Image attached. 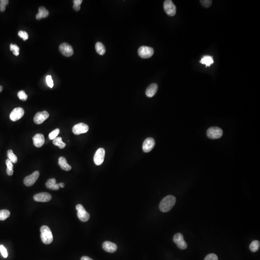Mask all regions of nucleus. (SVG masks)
Instances as JSON below:
<instances>
[{
	"label": "nucleus",
	"instance_id": "72a5a7b5",
	"mask_svg": "<svg viewBox=\"0 0 260 260\" xmlns=\"http://www.w3.org/2000/svg\"><path fill=\"white\" fill-rule=\"evenodd\" d=\"M176 244L178 248H179L180 249H181V250H185L187 247V244L185 241V240H183L182 241Z\"/></svg>",
	"mask_w": 260,
	"mask_h": 260
},
{
	"label": "nucleus",
	"instance_id": "0eeeda50",
	"mask_svg": "<svg viewBox=\"0 0 260 260\" xmlns=\"http://www.w3.org/2000/svg\"><path fill=\"white\" fill-rule=\"evenodd\" d=\"M59 51L65 57H69L73 55L74 51L72 47L66 42L61 43L59 46Z\"/></svg>",
	"mask_w": 260,
	"mask_h": 260
},
{
	"label": "nucleus",
	"instance_id": "c9c22d12",
	"mask_svg": "<svg viewBox=\"0 0 260 260\" xmlns=\"http://www.w3.org/2000/svg\"><path fill=\"white\" fill-rule=\"evenodd\" d=\"M46 83L48 86L51 88H53V86H54V83H53V79H52L51 76L48 75L46 77Z\"/></svg>",
	"mask_w": 260,
	"mask_h": 260
},
{
	"label": "nucleus",
	"instance_id": "a878e982",
	"mask_svg": "<svg viewBox=\"0 0 260 260\" xmlns=\"http://www.w3.org/2000/svg\"><path fill=\"white\" fill-rule=\"evenodd\" d=\"M10 215V213L7 209H2L0 211V221H4L8 218Z\"/></svg>",
	"mask_w": 260,
	"mask_h": 260
},
{
	"label": "nucleus",
	"instance_id": "aec40b11",
	"mask_svg": "<svg viewBox=\"0 0 260 260\" xmlns=\"http://www.w3.org/2000/svg\"><path fill=\"white\" fill-rule=\"evenodd\" d=\"M49 11L46 9V8L43 6H41L39 8V12L36 14V18L37 19H41L42 18H46L48 16Z\"/></svg>",
	"mask_w": 260,
	"mask_h": 260
},
{
	"label": "nucleus",
	"instance_id": "c85d7f7f",
	"mask_svg": "<svg viewBox=\"0 0 260 260\" xmlns=\"http://www.w3.org/2000/svg\"><path fill=\"white\" fill-rule=\"evenodd\" d=\"M60 133V130L59 129H56L54 130L52 132H51L49 134V138L50 140L55 139L57 138V135L59 134Z\"/></svg>",
	"mask_w": 260,
	"mask_h": 260
},
{
	"label": "nucleus",
	"instance_id": "9b49d317",
	"mask_svg": "<svg viewBox=\"0 0 260 260\" xmlns=\"http://www.w3.org/2000/svg\"><path fill=\"white\" fill-rule=\"evenodd\" d=\"M89 130V126L84 123H79L74 125L72 128V132L76 135L83 134L87 132Z\"/></svg>",
	"mask_w": 260,
	"mask_h": 260
},
{
	"label": "nucleus",
	"instance_id": "412c9836",
	"mask_svg": "<svg viewBox=\"0 0 260 260\" xmlns=\"http://www.w3.org/2000/svg\"><path fill=\"white\" fill-rule=\"evenodd\" d=\"M96 52L101 56H103L106 53V48L104 45L101 42H97L95 46Z\"/></svg>",
	"mask_w": 260,
	"mask_h": 260
},
{
	"label": "nucleus",
	"instance_id": "2eb2a0df",
	"mask_svg": "<svg viewBox=\"0 0 260 260\" xmlns=\"http://www.w3.org/2000/svg\"><path fill=\"white\" fill-rule=\"evenodd\" d=\"M33 144L37 148H41L45 144V138L43 134L37 133L33 137Z\"/></svg>",
	"mask_w": 260,
	"mask_h": 260
},
{
	"label": "nucleus",
	"instance_id": "423d86ee",
	"mask_svg": "<svg viewBox=\"0 0 260 260\" xmlns=\"http://www.w3.org/2000/svg\"><path fill=\"white\" fill-rule=\"evenodd\" d=\"M76 208L78 211V217L79 220L84 222H87L89 220L90 214L87 212L82 205L78 204Z\"/></svg>",
	"mask_w": 260,
	"mask_h": 260
},
{
	"label": "nucleus",
	"instance_id": "473e14b6",
	"mask_svg": "<svg viewBox=\"0 0 260 260\" xmlns=\"http://www.w3.org/2000/svg\"><path fill=\"white\" fill-rule=\"evenodd\" d=\"M18 96L19 98L22 101H26L28 99V95H27V94L22 90L19 91L18 94Z\"/></svg>",
	"mask_w": 260,
	"mask_h": 260
},
{
	"label": "nucleus",
	"instance_id": "6ab92c4d",
	"mask_svg": "<svg viewBox=\"0 0 260 260\" xmlns=\"http://www.w3.org/2000/svg\"><path fill=\"white\" fill-rule=\"evenodd\" d=\"M58 164L63 170L69 171L71 169V167L67 163L66 159L64 157H60L58 159Z\"/></svg>",
	"mask_w": 260,
	"mask_h": 260
},
{
	"label": "nucleus",
	"instance_id": "ddd939ff",
	"mask_svg": "<svg viewBox=\"0 0 260 260\" xmlns=\"http://www.w3.org/2000/svg\"><path fill=\"white\" fill-rule=\"evenodd\" d=\"M155 142L154 139L149 137L146 139L143 144V150L144 152L148 153L152 150L155 146Z\"/></svg>",
	"mask_w": 260,
	"mask_h": 260
},
{
	"label": "nucleus",
	"instance_id": "f257e3e1",
	"mask_svg": "<svg viewBox=\"0 0 260 260\" xmlns=\"http://www.w3.org/2000/svg\"><path fill=\"white\" fill-rule=\"evenodd\" d=\"M176 203V198L172 195H169L162 199L159 207L161 212L167 213L170 211Z\"/></svg>",
	"mask_w": 260,
	"mask_h": 260
},
{
	"label": "nucleus",
	"instance_id": "20e7f679",
	"mask_svg": "<svg viewBox=\"0 0 260 260\" xmlns=\"http://www.w3.org/2000/svg\"><path fill=\"white\" fill-rule=\"evenodd\" d=\"M164 10L166 14L170 16L173 17L176 13V7L175 4L171 0H166L164 2L163 4Z\"/></svg>",
	"mask_w": 260,
	"mask_h": 260
},
{
	"label": "nucleus",
	"instance_id": "2f4dec72",
	"mask_svg": "<svg viewBox=\"0 0 260 260\" xmlns=\"http://www.w3.org/2000/svg\"><path fill=\"white\" fill-rule=\"evenodd\" d=\"M8 0H0V11L3 12L6 9V5L8 4Z\"/></svg>",
	"mask_w": 260,
	"mask_h": 260
},
{
	"label": "nucleus",
	"instance_id": "39448f33",
	"mask_svg": "<svg viewBox=\"0 0 260 260\" xmlns=\"http://www.w3.org/2000/svg\"><path fill=\"white\" fill-rule=\"evenodd\" d=\"M154 49L152 48L146 46H142L139 48L138 54L143 58H149L154 54Z\"/></svg>",
	"mask_w": 260,
	"mask_h": 260
},
{
	"label": "nucleus",
	"instance_id": "dca6fc26",
	"mask_svg": "<svg viewBox=\"0 0 260 260\" xmlns=\"http://www.w3.org/2000/svg\"><path fill=\"white\" fill-rule=\"evenodd\" d=\"M103 248L108 252L113 253L117 251V246L111 242L105 241L103 244Z\"/></svg>",
	"mask_w": 260,
	"mask_h": 260
},
{
	"label": "nucleus",
	"instance_id": "1a4fd4ad",
	"mask_svg": "<svg viewBox=\"0 0 260 260\" xmlns=\"http://www.w3.org/2000/svg\"><path fill=\"white\" fill-rule=\"evenodd\" d=\"M40 176L39 171H35L31 175L27 176L24 178V183L27 187H30L35 184Z\"/></svg>",
	"mask_w": 260,
	"mask_h": 260
},
{
	"label": "nucleus",
	"instance_id": "6e6552de",
	"mask_svg": "<svg viewBox=\"0 0 260 260\" xmlns=\"http://www.w3.org/2000/svg\"><path fill=\"white\" fill-rule=\"evenodd\" d=\"M105 156V150L103 148L98 149L95 152L94 157V162L95 165H99L102 164Z\"/></svg>",
	"mask_w": 260,
	"mask_h": 260
},
{
	"label": "nucleus",
	"instance_id": "f03ea898",
	"mask_svg": "<svg viewBox=\"0 0 260 260\" xmlns=\"http://www.w3.org/2000/svg\"><path fill=\"white\" fill-rule=\"evenodd\" d=\"M40 231L42 242L47 245L51 243L53 241V236L49 227L46 225H43L41 227Z\"/></svg>",
	"mask_w": 260,
	"mask_h": 260
},
{
	"label": "nucleus",
	"instance_id": "a211bd4d",
	"mask_svg": "<svg viewBox=\"0 0 260 260\" xmlns=\"http://www.w3.org/2000/svg\"><path fill=\"white\" fill-rule=\"evenodd\" d=\"M46 185L47 188L51 190H57L60 187L58 184L56 183V180L55 178L49 179L48 180Z\"/></svg>",
	"mask_w": 260,
	"mask_h": 260
},
{
	"label": "nucleus",
	"instance_id": "f704fd0d",
	"mask_svg": "<svg viewBox=\"0 0 260 260\" xmlns=\"http://www.w3.org/2000/svg\"><path fill=\"white\" fill-rule=\"evenodd\" d=\"M19 37H20L21 38L23 39V40L26 41L28 39V38H29V35H28V33L26 31H22V30H20V31H19Z\"/></svg>",
	"mask_w": 260,
	"mask_h": 260
},
{
	"label": "nucleus",
	"instance_id": "7c9ffc66",
	"mask_svg": "<svg viewBox=\"0 0 260 260\" xmlns=\"http://www.w3.org/2000/svg\"><path fill=\"white\" fill-rule=\"evenodd\" d=\"M83 1L82 0H74L73 1V8L76 11H78L81 9V4H82Z\"/></svg>",
	"mask_w": 260,
	"mask_h": 260
},
{
	"label": "nucleus",
	"instance_id": "4c0bfd02",
	"mask_svg": "<svg viewBox=\"0 0 260 260\" xmlns=\"http://www.w3.org/2000/svg\"><path fill=\"white\" fill-rule=\"evenodd\" d=\"M200 3L205 7H209L212 4L213 1L211 0H203L200 1Z\"/></svg>",
	"mask_w": 260,
	"mask_h": 260
},
{
	"label": "nucleus",
	"instance_id": "ea45409f",
	"mask_svg": "<svg viewBox=\"0 0 260 260\" xmlns=\"http://www.w3.org/2000/svg\"><path fill=\"white\" fill-rule=\"evenodd\" d=\"M81 260H93L88 256H83L81 258Z\"/></svg>",
	"mask_w": 260,
	"mask_h": 260
},
{
	"label": "nucleus",
	"instance_id": "bb28decb",
	"mask_svg": "<svg viewBox=\"0 0 260 260\" xmlns=\"http://www.w3.org/2000/svg\"><path fill=\"white\" fill-rule=\"evenodd\" d=\"M7 156L8 159L13 162V163H17L18 161V158L17 156L14 153L12 150L10 149L7 151Z\"/></svg>",
	"mask_w": 260,
	"mask_h": 260
},
{
	"label": "nucleus",
	"instance_id": "c756f323",
	"mask_svg": "<svg viewBox=\"0 0 260 260\" xmlns=\"http://www.w3.org/2000/svg\"><path fill=\"white\" fill-rule=\"evenodd\" d=\"M173 240L175 243L177 244L180 242L184 240V236L182 234L177 233L175 235V236L173 237Z\"/></svg>",
	"mask_w": 260,
	"mask_h": 260
},
{
	"label": "nucleus",
	"instance_id": "58836bf2",
	"mask_svg": "<svg viewBox=\"0 0 260 260\" xmlns=\"http://www.w3.org/2000/svg\"><path fill=\"white\" fill-rule=\"evenodd\" d=\"M204 260H218V257L214 253L209 254L205 258Z\"/></svg>",
	"mask_w": 260,
	"mask_h": 260
},
{
	"label": "nucleus",
	"instance_id": "9d476101",
	"mask_svg": "<svg viewBox=\"0 0 260 260\" xmlns=\"http://www.w3.org/2000/svg\"><path fill=\"white\" fill-rule=\"evenodd\" d=\"M24 110L22 107L15 108L10 114V119L13 122H16L22 118L24 116Z\"/></svg>",
	"mask_w": 260,
	"mask_h": 260
},
{
	"label": "nucleus",
	"instance_id": "4468645a",
	"mask_svg": "<svg viewBox=\"0 0 260 260\" xmlns=\"http://www.w3.org/2000/svg\"><path fill=\"white\" fill-rule=\"evenodd\" d=\"M34 200L37 202H48L52 198V196L49 193L42 192L34 195L33 197Z\"/></svg>",
	"mask_w": 260,
	"mask_h": 260
},
{
	"label": "nucleus",
	"instance_id": "f3484780",
	"mask_svg": "<svg viewBox=\"0 0 260 260\" xmlns=\"http://www.w3.org/2000/svg\"><path fill=\"white\" fill-rule=\"evenodd\" d=\"M158 90V86L156 84H152L149 86L146 90V94L148 97H152L156 95Z\"/></svg>",
	"mask_w": 260,
	"mask_h": 260
},
{
	"label": "nucleus",
	"instance_id": "7ed1b4c3",
	"mask_svg": "<svg viewBox=\"0 0 260 260\" xmlns=\"http://www.w3.org/2000/svg\"><path fill=\"white\" fill-rule=\"evenodd\" d=\"M223 134V132L222 129L217 127H211L207 131L208 137L212 139L220 138Z\"/></svg>",
	"mask_w": 260,
	"mask_h": 260
},
{
	"label": "nucleus",
	"instance_id": "393cba45",
	"mask_svg": "<svg viewBox=\"0 0 260 260\" xmlns=\"http://www.w3.org/2000/svg\"><path fill=\"white\" fill-rule=\"evenodd\" d=\"M260 242L258 241H253L250 245V249L252 252H256L260 248Z\"/></svg>",
	"mask_w": 260,
	"mask_h": 260
},
{
	"label": "nucleus",
	"instance_id": "79ce46f5",
	"mask_svg": "<svg viewBox=\"0 0 260 260\" xmlns=\"http://www.w3.org/2000/svg\"><path fill=\"white\" fill-rule=\"evenodd\" d=\"M3 87L2 86H0V92H1L3 91Z\"/></svg>",
	"mask_w": 260,
	"mask_h": 260
},
{
	"label": "nucleus",
	"instance_id": "4be33fe9",
	"mask_svg": "<svg viewBox=\"0 0 260 260\" xmlns=\"http://www.w3.org/2000/svg\"><path fill=\"white\" fill-rule=\"evenodd\" d=\"M202 64L205 65L206 67H209L214 63L213 57L211 56H206L202 58L200 61Z\"/></svg>",
	"mask_w": 260,
	"mask_h": 260
},
{
	"label": "nucleus",
	"instance_id": "e433bc0d",
	"mask_svg": "<svg viewBox=\"0 0 260 260\" xmlns=\"http://www.w3.org/2000/svg\"><path fill=\"white\" fill-rule=\"evenodd\" d=\"M0 252L4 258H7L8 256V253H7L6 248L3 245H0Z\"/></svg>",
	"mask_w": 260,
	"mask_h": 260
},
{
	"label": "nucleus",
	"instance_id": "cd10ccee",
	"mask_svg": "<svg viewBox=\"0 0 260 260\" xmlns=\"http://www.w3.org/2000/svg\"><path fill=\"white\" fill-rule=\"evenodd\" d=\"M10 50L12 51L13 54L16 56H18L19 54V48L16 45L11 44L10 46Z\"/></svg>",
	"mask_w": 260,
	"mask_h": 260
},
{
	"label": "nucleus",
	"instance_id": "b1692460",
	"mask_svg": "<svg viewBox=\"0 0 260 260\" xmlns=\"http://www.w3.org/2000/svg\"><path fill=\"white\" fill-rule=\"evenodd\" d=\"M53 143L55 146H57L60 149H64L66 146V144L63 142L62 138L61 137H58L56 138L55 139L53 140Z\"/></svg>",
	"mask_w": 260,
	"mask_h": 260
},
{
	"label": "nucleus",
	"instance_id": "f8f14e48",
	"mask_svg": "<svg viewBox=\"0 0 260 260\" xmlns=\"http://www.w3.org/2000/svg\"><path fill=\"white\" fill-rule=\"evenodd\" d=\"M49 117V114L46 111L39 112L34 116V122L37 124H41Z\"/></svg>",
	"mask_w": 260,
	"mask_h": 260
},
{
	"label": "nucleus",
	"instance_id": "5701e85b",
	"mask_svg": "<svg viewBox=\"0 0 260 260\" xmlns=\"http://www.w3.org/2000/svg\"><path fill=\"white\" fill-rule=\"evenodd\" d=\"M7 169H6V173L7 175L9 176H12L13 175V163L9 159H7L5 161Z\"/></svg>",
	"mask_w": 260,
	"mask_h": 260
},
{
	"label": "nucleus",
	"instance_id": "a19ab883",
	"mask_svg": "<svg viewBox=\"0 0 260 260\" xmlns=\"http://www.w3.org/2000/svg\"><path fill=\"white\" fill-rule=\"evenodd\" d=\"M58 185H59V187H61V188L64 187H65V184L63 183H59Z\"/></svg>",
	"mask_w": 260,
	"mask_h": 260
}]
</instances>
